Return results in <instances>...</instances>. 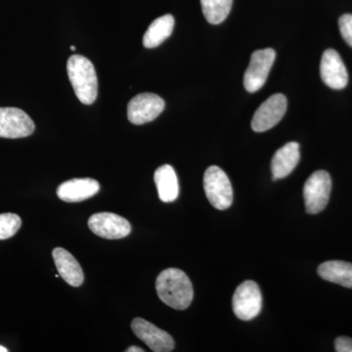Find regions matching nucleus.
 I'll return each instance as SVG.
<instances>
[{
  "mask_svg": "<svg viewBox=\"0 0 352 352\" xmlns=\"http://www.w3.org/2000/svg\"><path fill=\"white\" fill-rule=\"evenodd\" d=\"M156 289L160 300L175 309H186L193 300V285L188 276L177 268L162 271L156 280Z\"/></svg>",
  "mask_w": 352,
  "mask_h": 352,
  "instance_id": "f257e3e1",
  "label": "nucleus"
},
{
  "mask_svg": "<svg viewBox=\"0 0 352 352\" xmlns=\"http://www.w3.org/2000/svg\"><path fill=\"white\" fill-rule=\"evenodd\" d=\"M67 72L78 100L85 105L94 103L98 94V80L91 61L82 55H73L69 58Z\"/></svg>",
  "mask_w": 352,
  "mask_h": 352,
  "instance_id": "f03ea898",
  "label": "nucleus"
},
{
  "mask_svg": "<svg viewBox=\"0 0 352 352\" xmlns=\"http://www.w3.org/2000/svg\"><path fill=\"white\" fill-rule=\"evenodd\" d=\"M204 189L212 207L226 210L233 203V189L228 176L221 168L212 166L204 175Z\"/></svg>",
  "mask_w": 352,
  "mask_h": 352,
  "instance_id": "7ed1b4c3",
  "label": "nucleus"
},
{
  "mask_svg": "<svg viewBox=\"0 0 352 352\" xmlns=\"http://www.w3.org/2000/svg\"><path fill=\"white\" fill-rule=\"evenodd\" d=\"M332 180L327 171L317 170L309 176L303 187L305 210L317 214L325 210L330 199Z\"/></svg>",
  "mask_w": 352,
  "mask_h": 352,
  "instance_id": "20e7f679",
  "label": "nucleus"
},
{
  "mask_svg": "<svg viewBox=\"0 0 352 352\" xmlns=\"http://www.w3.org/2000/svg\"><path fill=\"white\" fill-rule=\"evenodd\" d=\"M233 311L238 318L250 321L256 318L263 307V296L258 285L254 281H245L234 293Z\"/></svg>",
  "mask_w": 352,
  "mask_h": 352,
  "instance_id": "39448f33",
  "label": "nucleus"
},
{
  "mask_svg": "<svg viewBox=\"0 0 352 352\" xmlns=\"http://www.w3.org/2000/svg\"><path fill=\"white\" fill-rule=\"evenodd\" d=\"M276 53L272 48L254 51L252 54L251 62L245 71L244 85L247 91L254 94L263 87L273 64Z\"/></svg>",
  "mask_w": 352,
  "mask_h": 352,
  "instance_id": "423d86ee",
  "label": "nucleus"
},
{
  "mask_svg": "<svg viewBox=\"0 0 352 352\" xmlns=\"http://www.w3.org/2000/svg\"><path fill=\"white\" fill-rule=\"evenodd\" d=\"M90 230L105 239H122L131 232L129 220L112 212H99L91 215L88 219Z\"/></svg>",
  "mask_w": 352,
  "mask_h": 352,
  "instance_id": "0eeeda50",
  "label": "nucleus"
},
{
  "mask_svg": "<svg viewBox=\"0 0 352 352\" xmlns=\"http://www.w3.org/2000/svg\"><path fill=\"white\" fill-rule=\"evenodd\" d=\"M164 109V101L159 95L141 94L129 101L127 105V118L133 124H144L152 122L161 115Z\"/></svg>",
  "mask_w": 352,
  "mask_h": 352,
  "instance_id": "6e6552de",
  "label": "nucleus"
},
{
  "mask_svg": "<svg viewBox=\"0 0 352 352\" xmlns=\"http://www.w3.org/2000/svg\"><path fill=\"white\" fill-rule=\"evenodd\" d=\"M288 101L283 94H274L264 101L254 113L252 129L256 132L270 131L284 117Z\"/></svg>",
  "mask_w": 352,
  "mask_h": 352,
  "instance_id": "1a4fd4ad",
  "label": "nucleus"
},
{
  "mask_svg": "<svg viewBox=\"0 0 352 352\" xmlns=\"http://www.w3.org/2000/svg\"><path fill=\"white\" fill-rule=\"evenodd\" d=\"M34 131V122L24 111L18 108H0V138H28Z\"/></svg>",
  "mask_w": 352,
  "mask_h": 352,
  "instance_id": "9d476101",
  "label": "nucleus"
},
{
  "mask_svg": "<svg viewBox=\"0 0 352 352\" xmlns=\"http://www.w3.org/2000/svg\"><path fill=\"white\" fill-rule=\"evenodd\" d=\"M134 335L154 352H170L175 349V340L170 333L157 328L145 319L135 318L131 323Z\"/></svg>",
  "mask_w": 352,
  "mask_h": 352,
  "instance_id": "9b49d317",
  "label": "nucleus"
},
{
  "mask_svg": "<svg viewBox=\"0 0 352 352\" xmlns=\"http://www.w3.org/2000/svg\"><path fill=\"white\" fill-rule=\"evenodd\" d=\"M322 80L332 89H342L349 83V74L339 53L327 50L322 55L320 63Z\"/></svg>",
  "mask_w": 352,
  "mask_h": 352,
  "instance_id": "f8f14e48",
  "label": "nucleus"
},
{
  "mask_svg": "<svg viewBox=\"0 0 352 352\" xmlns=\"http://www.w3.org/2000/svg\"><path fill=\"white\" fill-rule=\"evenodd\" d=\"M100 184L92 178H75L62 183L57 188L60 200L67 203H78L91 198L98 193Z\"/></svg>",
  "mask_w": 352,
  "mask_h": 352,
  "instance_id": "ddd939ff",
  "label": "nucleus"
},
{
  "mask_svg": "<svg viewBox=\"0 0 352 352\" xmlns=\"http://www.w3.org/2000/svg\"><path fill=\"white\" fill-rule=\"evenodd\" d=\"M55 265L62 279L72 287H80L85 281V274L80 264L63 248H56L52 252Z\"/></svg>",
  "mask_w": 352,
  "mask_h": 352,
  "instance_id": "4468645a",
  "label": "nucleus"
},
{
  "mask_svg": "<svg viewBox=\"0 0 352 352\" xmlns=\"http://www.w3.org/2000/svg\"><path fill=\"white\" fill-rule=\"evenodd\" d=\"M300 145L296 142H289L280 148L271 161V171L273 179L287 177L295 170L300 162Z\"/></svg>",
  "mask_w": 352,
  "mask_h": 352,
  "instance_id": "2eb2a0df",
  "label": "nucleus"
},
{
  "mask_svg": "<svg viewBox=\"0 0 352 352\" xmlns=\"http://www.w3.org/2000/svg\"><path fill=\"white\" fill-rule=\"evenodd\" d=\"M155 183L160 200L164 203H171L179 195V184L175 168L170 164L160 166L154 175Z\"/></svg>",
  "mask_w": 352,
  "mask_h": 352,
  "instance_id": "dca6fc26",
  "label": "nucleus"
},
{
  "mask_svg": "<svg viewBox=\"0 0 352 352\" xmlns=\"http://www.w3.org/2000/svg\"><path fill=\"white\" fill-rule=\"evenodd\" d=\"M319 276L326 281L352 289V263L342 261H330L319 265Z\"/></svg>",
  "mask_w": 352,
  "mask_h": 352,
  "instance_id": "f3484780",
  "label": "nucleus"
},
{
  "mask_svg": "<svg viewBox=\"0 0 352 352\" xmlns=\"http://www.w3.org/2000/svg\"><path fill=\"white\" fill-rule=\"evenodd\" d=\"M175 18L170 14L162 16L152 23L143 36V45L146 48H155L161 45L173 34Z\"/></svg>",
  "mask_w": 352,
  "mask_h": 352,
  "instance_id": "a211bd4d",
  "label": "nucleus"
},
{
  "mask_svg": "<svg viewBox=\"0 0 352 352\" xmlns=\"http://www.w3.org/2000/svg\"><path fill=\"white\" fill-rule=\"evenodd\" d=\"M201 10L210 24L219 25L226 19L233 0H201Z\"/></svg>",
  "mask_w": 352,
  "mask_h": 352,
  "instance_id": "6ab92c4d",
  "label": "nucleus"
},
{
  "mask_svg": "<svg viewBox=\"0 0 352 352\" xmlns=\"http://www.w3.org/2000/svg\"><path fill=\"white\" fill-rule=\"evenodd\" d=\"M22 226V219L15 214H0V240H6L13 237Z\"/></svg>",
  "mask_w": 352,
  "mask_h": 352,
  "instance_id": "aec40b11",
  "label": "nucleus"
},
{
  "mask_svg": "<svg viewBox=\"0 0 352 352\" xmlns=\"http://www.w3.org/2000/svg\"><path fill=\"white\" fill-rule=\"evenodd\" d=\"M340 31L346 43L352 47V15L344 14L339 20Z\"/></svg>",
  "mask_w": 352,
  "mask_h": 352,
  "instance_id": "412c9836",
  "label": "nucleus"
},
{
  "mask_svg": "<svg viewBox=\"0 0 352 352\" xmlns=\"http://www.w3.org/2000/svg\"><path fill=\"white\" fill-rule=\"evenodd\" d=\"M336 351L352 352V339L349 337H340L335 342Z\"/></svg>",
  "mask_w": 352,
  "mask_h": 352,
  "instance_id": "4be33fe9",
  "label": "nucleus"
},
{
  "mask_svg": "<svg viewBox=\"0 0 352 352\" xmlns=\"http://www.w3.org/2000/svg\"><path fill=\"white\" fill-rule=\"evenodd\" d=\"M142 349H140V347L138 346H131L129 347V349H126V352H143Z\"/></svg>",
  "mask_w": 352,
  "mask_h": 352,
  "instance_id": "5701e85b",
  "label": "nucleus"
},
{
  "mask_svg": "<svg viewBox=\"0 0 352 352\" xmlns=\"http://www.w3.org/2000/svg\"><path fill=\"white\" fill-rule=\"evenodd\" d=\"M8 349H6V347L0 346V352H8Z\"/></svg>",
  "mask_w": 352,
  "mask_h": 352,
  "instance_id": "b1692460",
  "label": "nucleus"
},
{
  "mask_svg": "<svg viewBox=\"0 0 352 352\" xmlns=\"http://www.w3.org/2000/svg\"><path fill=\"white\" fill-rule=\"evenodd\" d=\"M71 50H72V51H75V50H76V47H75V46L72 45V46H71Z\"/></svg>",
  "mask_w": 352,
  "mask_h": 352,
  "instance_id": "393cba45",
  "label": "nucleus"
}]
</instances>
